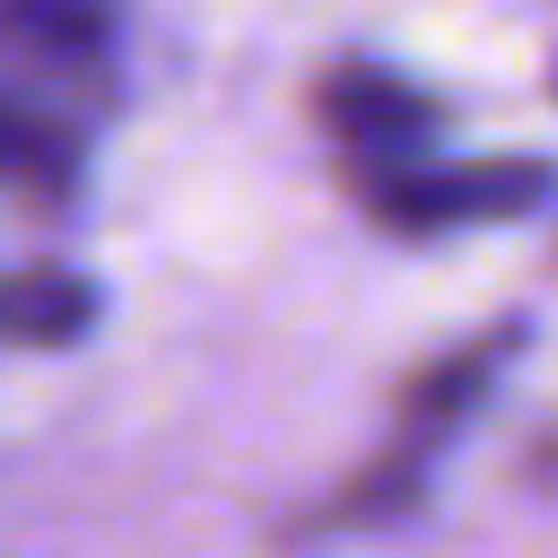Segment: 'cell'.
I'll return each instance as SVG.
<instances>
[{
    "label": "cell",
    "mask_w": 558,
    "mask_h": 558,
    "mask_svg": "<svg viewBox=\"0 0 558 558\" xmlns=\"http://www.w3.org/2000/svg\"><path fill=\"white\" fill-rule=\"evenodd\" d=\"M549 105H558V52H549Z\"/></svg>",
    "instance_id": "cell-7"
},
{
    "label": "cell",
    "mask_w": 558,
    "mask_h": 558,
    "mask_svg": "<svg viewBox=\"0 0 558 558\" xmlns=\"http://www.w3.org/2000/svg\"><path fill=\"white\" fill-rule=\"evenodd\" d=\"M514 349H523V323H488V331L436 349L427 366H410V375L392 384V427H384V445H375L305 523H314V532H357V523L410 514L418 488H427V462L471 427V410L497 392V375H506Z\"/></svg>",
    "instance_id": "cell-1"
},
{
    "label": "cell",
    "mask_w": 558,
    "mask_h": 558,
    "mask_svg": "<svg viewBox=\"0 0 558 558\" xmlns=\"http://www.w3.org/2000/svg\"><path fill=\"white\" fill-rule=\"evenodd\" d=\"M558 201L549 157H418L357 192V209L384 235H462V227H514Z\"/></svg>",
    "instance_id": "cell-3"
},
{
    "label": "cell",
    "mask_w": 558,
    "mask_h": 558,
    "mask_svg": "<svg viewBox=\"0 0 558 558\" xmlns=\"http://www.w3.org/2000/svg\"><path fill=\"white\" fill-rule=\"evenodd\" d=\"M96 314H105V296L70 262H17V270H0V340H17V349H70V340L96 331Z\"/></svg>",
    "instance_id": "cell-6"
},
{
    "label": "cell",
    "mask_w": 558,
    "mask_h": 558,
    "mask_svg": "<svg viewBox=\"0 0 558 558\" xmlns=\"http://www.w3.org/2000/svg\"><path fill=\"white\" fill-rule=\"evenodd\" d=\"M78 183H87V131L0 96V192H17L35 209H70Z\"/></svg>",
    "instance_id": "cell-5"
},
{
    "label": "cell",
    "mask_w": 558,
    "mask_h": 558,
    "mask_svg": "<svg viewBox=\"0 0 558 558\" xmlns=\"http://www.w3.org/2000/svg\"><path fill=\"white\" fill-rule=\"evenodd\" d=\"M314 122H323L331 174L349 192H366V183H384V174H401L436 148L445 105L427 87H410L401 70H384V61H331L314 78Z\"/></svg>",
    "instance_id": "cell-4"
},
{
    "label": "cell",
    "mask_w": 558,
    "mask_h": 558,
    "mask_svg": "<svg viewBox=\"0 0 558 558\" xmlns=\"http://www.w3.org/2000/svg\"><path fill=\"white\" fill-rule=\"evenodd\" d=\"M113 26L122 0H0V96L96 131L113 105Z\"/></svg>",
    "instance_id": "cell-2"
}]
</instances>
